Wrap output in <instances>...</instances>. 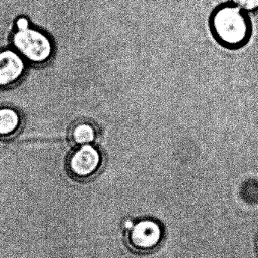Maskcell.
I'll list each match as a JSON object with an SVG mask.
<instances>
[{
	"label": "cell",
	"instance_id": "cell-1",
	"mask_svg": "<svg viewBox=\"0 0 258 258\" xmlns=\"http://www.w3.org/2000/svg\"><path fill=\"white\" fill-rule=\"evenodd\" d=\"M211 25L219 43L229 49L244 46L250 38V22L238 7L226 6L217 10L211 18Z\"/></svg>",
	"mask_w": 258,
	"mask_h": 258
},
{
	"label": "cell",
	"instance_id": "cell-2",
	"mask_svg": "<svg viewBox=\"0 0 258 258\" xmlns=\"http://www.w3.org/2000/svg\"><path fill=\"white\" fill-rule=\"evenodd\" d=\"M17 25L19 31L13 37V43L16 49L32 62L47 61L52 52L49 39L39 31L29 29L28 22L25 19H19Z\"/></svg>",
	"mask_w": 258,
	"mask_h": 258
},
{
	"label": "cell",
	"instance_id": "cell-3",
	"mask_svg": "<svg viewBox=\"0 0 258 258\" xmlns=\"http://www.w3.org/2000/svg\"><path fill=\"white\" fill-rule=\"evenodd\" d=\"M101 164L102 156L99 150L90 145H84L69 157L66 169L69 176L74 179L85 181L97 173Z\"/></svg>",
	"mask_w": 258,
	"mask_h": 258
},
{
	"label": "cell",
	"instance_id": "cell-4",
	"mask_svg": "<svg viewBox=\"0 0 258 258\" xmlns=\"http://www.w3.org/2000/svg\"><path fill=\"white\" fill-rule=\"evenodd\" d=\"M25 64L13 51L0 52V87H10L23 75Z\"/></svg>",
	"mask_w": 258,
	"mask_h": 258
},
{
	"label": "cell",
	"instance_id": "cell-5",
	"mask_svg": "<svg viewBox=\"0 0 258 258\" xmlns=\"http://www.w3.org/2000/svg\"><path fill=\"white\" fill-rule=\"evenodd\" d=\"M161 229L155 222L145 220L137 223L132 231L133 243L142 249H149L159 242Z\"/></svg>",
	"mask_w": 258,
	"mask_h": 258
},
{
	"label": "cell",
	"instance_id": "cell-6",
	"mask_svg": "<svg viewBox=\"0 0 258 258\" xmlns=\"http://www.w3.org/2000/svg\"><path fill=\"white\" fill-rule=\"evenodd\" d=\"M20 117L14 110L11 108L0 109V136L7 137L14 134L19 125Z\"/></svg>",
	"mask_w": 258,
	"mask_h": 258
},
{
	"label": "cell",
	"instance_id": "cell-7",
	"mask_svg": "<svg viewBox=\"0 0 258 258\" xmlns=\"http://www.w3.org/2000/svg\"><path fill=\"white\" fill-rule=\"evenodd\" d=\"M72 139L77 144L87 145L92 143L96 138V131L89 123H79L72 131Z\"/></svg>",
	"mask_w": 258,
	"mask_h": 258
},
{
	"label": "cell",
	"instance_id": "cell-8",
	"mask_svg": "<svg viewBox=\"0 0 258 258\" xmlns=\"http://www.w3.org/2000/svg\"><path fill=\"white\" fill-rule=\"evenodd\" d=\"M238 8L247 11L258 10V0H232Z\"/></svg>",
	"mask_w": 258,
	"mask_h": 258
},
{
	"label": "cell",
	"instance_id": "cell-9",
	"mask_svg": "<svg viewBox=\"0 0 258 258\" xmlns=\"http://www.w3.org/2000/svg\"><path fill=\"white\" fill-rule=\"evenodd\" d=\"M133 226V223L131 221H127L126 223V227L128 228V229H130V228L132 227Z\"/></svg>",
	"mask_w": 258,
	"mask_h": 258
}]
</instances>
